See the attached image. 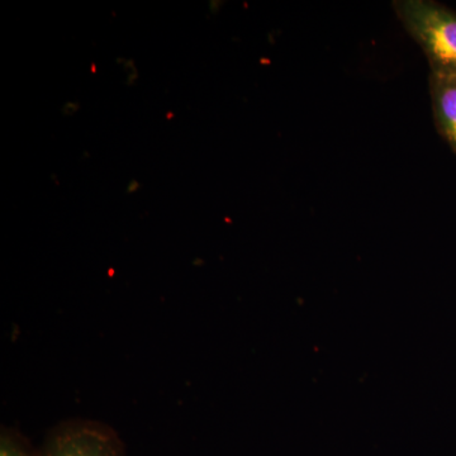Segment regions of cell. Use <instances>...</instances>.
I'll return each mask as SVG.
<instances>
[{"instance_id": "6da1fadb", "label": "cell", "mask_w": 456, "mask_h": 456, "mask_svg": "<svg viewBox=\"0 0 456 456\" xmlns=\"http://www.w3.org/2000/svg\"><path fill=\"white\" fill-rule=\"evenodd\" d=\"M393 9L424 51L432 77H456V11L428 0H395Z\"/></svg>"}, {"instance_id": "7a4b0ae2", "label": "cell", "mask_w": 456, "mask_h": 456, "mask_svg": "<svg viewBox=\"0 0 456 456\" xmlns=\"http://www.w3.org/2000/svg\"><path fill=\"white\" fill-rule=\"evenodd\" d=\"M40 456H123L112 434L94 426H73L56 432L38 452Z\"/></svg>"}, {"instance_id": "3957f363", "label": "cell", "mask_w": 456, "mask_h": 456, "mask_svg": "<svg viewBox=\"0 0 456 456\" xmlns=\"http://www.w3.org/2000/svg\"><path fill=\"white\" fill-rule=\"evenodd\" d=\"M430 95L436 130L456 154V77L431 75Z\"/></svg>"}, {"instance_id": "277c9868", "label": "cell", "mask_w": 456, "mask_h": 456, "mask_svg": "<svg viewBox=\"0 0 456 456\" xmlns=\"http://www.w3.org/2000/svg\"><path fill=\"white\" fill-rule=\"evenodd\" d=\"M0 456H40L38 452H32L29 446L22 443L14 435L2 432L0 436Z\"/></svg>"}]
</instances>
